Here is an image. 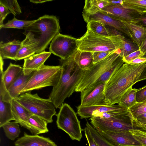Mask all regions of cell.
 <instances>
[{
  "mask_svg": "<svg viewBox=\"0 0 146 146\" xmlns=\"http://www.w3.org/2000/svg\"><path fill=\"white\" fill-rule=\"evenodd\" d=\"M146 66V62L123 64L106 83L104 92L107 105L118 104L126 92L137 82Z\"/></svg>",
  "mask_w": 146,
  "mask_h": 146,
  "instance_id": "6da1fadb",
  "label": "cell"
},
{
  "mask_svg": "<svg viewBox=\"0 0 146 146\" xmlns=\"http://www.w3.org/2000/svg\"><path fill=\"white\" fill-rule=\"evenodd\" d=\"M75 53L66 60H60V76L57 84L53 87L48 98L56 108H60L64 100L75 91L85 71L80 68L75 60Z\"/></svg>",
  "mask_w": 146,
  "mask_h": 146,
  "instance_id": "7a4b0ae2",
  "label": "cell"
},
{
  "mask_svg": "<svg viewBox=\"0 0 146 146\" xmlns=\"http://www.w3.org/2000/svg\"><path fill=\"white\" fill-rule=\"evenodd\" d=\"M60 30L58 18L54 16L45 15L26 27L23 34L35 45L36 54L45 51Z\"/></svg>",
  "mask_w": 146,
  "mask_h": 146,
  "instance_id": "3957f363",
  "label": "cell"
},
{
  "mask_svg": "<svg viewBox=\"0 0 146 146\" xmlns=\"http://www.w3.org/2000/svg\"><path fill=\"white\" fill-rule=\"evenodd\" d=\"M85 34L78 39V50L92 52L115 51L120 49L125 38L123 35L104 36L87 28Z\"/></svg>",
  "mask_w": 146,
  "mask_h": 146,
  "instance_id": "277c9868",
  "label": "cell"
},
{
  "mask_svg": "<svg viewBox=\"0 0 146 146\" xmlns=\"http://www.w3.org/2000/svg\"><path fill=\"white\" fill-rule=\"evenodd\" d=\"M15 99L33 114L45 120L48 123L53 121V117L56 115L55 107L49 98L40 97L37 93L32 94L30 92L21 94Z\"/></svg>",
  "mask_w": 146,
  "mask_h": 146,
  "instance_id": "5b68a950",
  "label": "cell"
},
{
  "mask_svg": "<svg viewBox=\"0 0 146 146\" xmlns=\"http://www.w3.org/2000/svg\"><path fill=\"white\" fill-rule=\"evenodd\" d=\"M61 71L60 65H44L34 72L21 91V94L47 86H55L58 82Z\"/></svg>",
  "mask_w": 146,
  "mask_h": 146,
  "instance_id": "8992f818",
  "label": "cell"
},
{
  "mask_svg": "<svg viewBox=\"0 0 146 146\" xmlns=\"http://www.w3.org/2000/svg\"><path fill=\"white\" fill-rule=\"evenodd\" d=\"M56 115L58 128L66 133L72 140L80 141L83 130L76 113L73 108L68 104L63 103Z\"/></svg>",
  "mask_w": 146,
  "mask_h": 146,
  "instance_id": "52a82bcc",
  "label": "cell"
},
{
  "mask_svg": "<svg viewBox=\"0 0 146 146\" xmlns=\"http://www.w3.org/2000/svg\"><path fill=\"white\" fill-rule=\"evenodd\" d=\"M120 49L113 52L104 60L94 64L88 70L85 71L80 82L75 89L80 92L91 86L104 73L111 68L120 56Z\"/></svg>",
  "mask_w": 146,
  "mask_h": 146,
  "instance_id": "ba28073f",
  "label": "cell"
},
{
  "mask_svg": "<svg viewBox=\"0 0 146 146\" xmlns=\"http://www.w3.org/2000/svg\"><path fill=\"white\" fill-rule=\"evenodd\" d=\"M90 120L91 125L98 131H129L136 129L133 125V119L130 111L111 118L94 117L90 118Z\"/></svg>",
  "mask_w": 146,
  "mask_h": 146,
  "instance_id": "9c48e42d",
  "label": "cell"
},
{
  "mask_svg": "<svg viewBox=\"0 0 146 146\" xmlns=\"http://www.w3.org/2000/svg\"><path fill=\"white\" fill-rule=\"evenodd\" d=\"M78 50L77 38L60 33L52 40L49 47V52L63 60L68 59Z\"/></svg>",
  "mask_w": 146,
  "mask_h": 146,
  "instance_id": "30bf717a",
  "label": "cell"
},
{
  "mask_svg": "<svg viewBox=\"0 0 146 146\" xmlns=\"http://www.w3.org/2000/svg\"><path fill=\"white\" fill-rule=\"evenodd\" d=\"M105 83L93 84L80 92V106L106 105L104 92Z\"/></svg>",
  "mask_w": 146,
  "mask_h": 146,
  "instance_id": "8fae6325",
  "label": "cell"
},
{
  "mask_svg": "<svg viewBox=\"0 0 146 146\" xmlns=\"http://www.w3.org/2000/svg\"><path fill=\"white\" fill-rule=\"evenodd\" d=\"M98 131L103 138L113 146L141 145L134 138L129 131Z\"/></svg>",
  "mask_w": 146,
  "mask_h": 146,
  "instance_id": "7c38bea8",
  "label": "cell"
},
{
  "mask_svg": "<svg viewBox=\"0 0 146 146\" xmlns=\"http://www.w3.org/2000/svg\"><path fill=\"white\" fill-rule=\"evenodd\" d=\"M82 16L86 23L91 21H98L123 33L129 37L128 31L122 21L113 17L102 11L92 15L82 12Z\"/></svg>",
  "mask_w": 146,
  "mask_h": 146,
  "instance_id": "4fadbf2b",
  "label": "cell"
},
{
  "mask_svg": "<svg viewBox=\"0 0 146 146\" xmlns=\"http://www.w3.org/2000/svg\"><path fill=\"white\" fill-rule=\"evenodd\" d=\"M121 21L137 22L141 14L135 11L126 8L121 5H108L101 10Z\"/></svg>",
  "mask_w": 146,
  "mask_h": 146,
  "instance_id": "5bb4252c",
  "label": "cell"
},
{
  "mask_svg": "<svg viewBox=\"0 0 146 146\" xmlns=\"http://www.w3.org/2000/svg\"><path fill=\"white\" fill-rule=\"evenodd\" d=\"M77 113L80 118L86 119L95 117L96 115L106 112L113 110H125L129 109L117 105L92 106H83L79 105L77 107Z\"/></svg>",
  "mask_w": 146,
  "mask_h": 146,
  "instance_id": "9a60e30c",
  "label": "cell"
},
{
  "mask_svg": "<svg viewBox=\"0 0 146 146\" xmlns=\"http://www.w3.org/2000/svg\"><path fill=\"white\" fill-rule=\"evenodd\" d=\"M51 54L49 52L44 51L35 54L24 59L23 72L29 75L38 70L44 65V63Z\"/></svg>",
  "mask_w": 146,
  "mask_h": 146,
  "instance_id": "2e32d148",
  "label": "cell"
},
{
  "mask_svg": "<svg viewBox=\"0 0 146 146\" xmlns=\"http://www.w3.org/2000/svg\"><path fill=\"white\" fill-rule=\"evenodd\" d=\"M15 146H57L48 137L38 135H29L25 132L14 143Z\"/></svg>",
  "mask_w": 146,
  "mask_h": 146,
  "instance_id": "e0dca14e",
  "label": "cell"
},
{
  "mask_svg": "<svg viewBox=\"0 0 146 146\" xmlns=\"http://www.w3.org/2000/svg\"><path fill=\"white\" fill-rule=\"evenodd\" d=\"M11 103L14 121L29 131L30 127L29 120L30 116L33 114L15 99H12Z\"/></svg>",
  "mask_w": 146,
  "mask_h": 146,
  "instance_id": "ac0fdd59",
  "label": "cell"
},
{
  "mask_svg": "<svg viewBox=\"0 0 146 146\" xmlns=\"http://www.w3.org/2000/svg\"><path fill=\"white\" fill-rule=\"evenodd\" d=\"M122 22L128 31L129 37L139 48L146 38V27L136 23Z\"/></svg>",
  "mask_w": 146,
  "mask_h": 146,
  "instance_id": "d6986e66",
  "label": "cell"
},
{
  "mask_svg": "<svg viewBox=\"0 0 146 146\" xmlns=\"http://www.w3.org/2000/svg\"><path fill=\"white\" fill-rule=\"evenodd\" d=\"M23 71V68L19 65L10 63L4 71L0 70V80H2L5 89L9 87Z\"/></svg>",
  "mask_w": 146,
  "mask_h": 146,
  "instance_id": "ffe728a7",
  "label": "cell"
},
{
  "mask_svg": "<svg viewBox=\"0 0 146 146\" xmlns=\"http://www.w3.org/2000/svg\"><path fill=\"white\" fill-rule=\"evenodd\" d=\"M22 45V42L14 40L12 41L0 43V57L16 61V57Z\"/></svg>",
  "mask_w": 146,
  "mask_h": 146,
  "instance_id": "44dd1931",
  "label": "cell"
},
{
  "mask_svg": "<svg viewBox=\"0 0 146 146\" xmlns=\"http://www.w3.org/2000/svg\"><path fill=\"white\" fill-rule=\"evenodd\" d=\"M34 72L29 75H27L25 74L23 71L11 85L8 90L7 92L12 99H15L17 98L21 94V91Z\"/></svg>",
  "mask_w": 146,
  "mask_h": 146,
  "instance_id": "7402d4cb",
  "label": "cell"
},
{
  "mask_svg": "<svg viewBox=\"0 0 146 146\" xmlns=\"http://www.w3.org/2000/svg\"><path fill=\"white\" fill-rule=\"evenodd\" d=\"M86 23L87 28L104 36L122 35L121 33L115 29L98 21H91Z\"/></svg>",
  "mask_w": 146,
  "mask_h": 146,
  "instance_id": "603a6c76",
  "label": "cell"
},
{
  "mask_svg": "<svg viewBox=\"0 0 146 146\" xmlns=\"http://www.w3.org/2000/svg\"><path fill=\"white\" fill-rule=\"evenodd\" d=\"M30 127L29 131L33 135H38L48 132L47 127L48 123L40 117L33 114L29 120Z\"/></svg>",
  "mask_w": 146,
  "mask_h": 146,
  "instance_id": "cb8c5ba5",
  "label": "cell"
},
{
  "mask_svg": "<svg viewBox=\"0 0 146 146\" xmlns=\"http://www.w3.org/2000/svg\"><path fill=\"white\" fill-rule=\"evenodd\" d=\"M75 58L80 68L83 71L88 70L94 64L92 52L78 50L75 53Z\"/></svg>",
  "mask_w": 146,
  "mask_h": 146,
  "instance_id": "d4e9b609",
  "label": "cell"
},
{
  "mask_svg": "<svg viewBox=\"0 0 146 146\" xmlns=\"http://www.w3.org/2000/svg\"><path fill=\"white\" fill-rule=\"evenodd\" d=\"M11 101L0 98V127L6 123L14 120L11 109Z\"/></svg>",
  "mask_w": 146,
  "mask_h": 146,
  "instance_id": "484cf974",
  "label": "cell"
},
{
  "mask_svg": "<svg viewBox=\"0 0 146 146\" xmlns=\"http://www.w3.org/2000/svg\"><path fill=\"white\" fill-rule=\"evenodd\" d=\"M108 5V0H86L83 12L89 15L93 14Z\"/></svg>",
  "mask_w": 146,
  "mask_h": 146,
  "instance_id": "4316f807",
  "label": "cell"
},
{
  "mask_svg": "<svg viewBox=\"0 0 146 146\" xmlns=\"http://www.w3.org/2000/svg\"><path fill=\"white\" fill-rule=\"evenodd\" d=\"M36 50L35 45L26 37L22 41L21 47L16 57V60L25 59L36 54Z\"/></svg>",
  "mask_w": 146,
  "mask_h": 146,
  "instance_id": "83f0119b",
  "label": "cell"
},
{
  "mask_svg": "<svg viewBox=\"0 0 146 146\" xmlns=\"http://www.w3.org/2000/svg\"><path fill=\"white\" fill-rule=\"evenodd\" d=\"M137 89L129 88L121 97L118 105L129 109L137 103L136 92Z\"/></svg>",
  "mask_w": 146,
  "mask_h": 146,
  "instance_id": "f1b7e54d",
  "label": "cell"
},
{
  "mask_svg": "<svg viewBox=\"0 0 146 146\" xmlns=\"http://www.w3.org/2000/svg\"><path fill=\"white\" fill-rule=\"evenodd\" d=\"M2 127L6 137L12 141L18 137L21 133L19 124L16 121L9 122Z\"/></svg>",
  "mask_w": 146,
  "mask_h": 146,
  "instance_id": "f546056e",
  "label": "cell"
},
{
  "mask_svg": "<svg viewBox=\"0 0 146 146\" xmlns=\"http://www.w3.org/2000/svg\"><path fill=\"white\" fill-rule=\"evenodd\" d=\"M122 5L135 11L140 14L146 13V0H123Z\"/></svg>",
  "mask_w": 146,
  "mask_h": 146,
  "instance_id": "4dcf8cb0",
  "label": "cell"
},
{
  "mask_svg": "<svg viewBox=\"0 0 146 146\" xmlns=\"http://www.w3.org/2000/svg\"><path fill=\"white\" fill-rule=\"evenodd\" d=\"M139 49V47L134 42L125 37L123 42L122 47L120 49L119 55L123 58Z\"/></svg>",
  "mask_w": 146,
  "mask_h": 146,
  "instance_id": "1f68e13d",
  "label": "cell"
},
{
  "mask_svg": "<svg viewBox=\"0 0 146 146\" xmlns=\"http://www.w3.org/2000/svg\"><path fill=\"white\" fill-rule=\"evenodd\" d=\"M86 126L88 128L91 136L98 146H113L103 138L99 132L87 121Z\"/></svg>",
  "mask_w": 146,
  "mask_h": 146,
  "instance_id": "d6a6232c",
  "label": "cell"
},
{
  "mask_svg": "<svg viewBox=\"0 0 146 146\" xmlns=\"http://www.w3.org/2000/svg\"><path fill=\"white\" fill-rule=\"evenodd\" d=\"M35 20L25 21L17 19L15 17L12 20H9L5 24H3L1 28H15L24 29L32 23Z\"/></svg>",
  "mask_w": 146,
  "mask_h": 146,
  "instance_id": "836d02e7",
  "label": "cell"
},
{
  "mask_svg": "<svg viewBox=\"0 0 146 146\" xmlns=\"http://www.w3.org/2000/svg\"><path fill=\"white\" fill-rule=\"evenodd\" d=\"M0 3L5 6L14 16L22 13L21 7L17 0H0Z\"/></svg>",
  "mask_w": 146,
  "mask_h": 146,
  "instance_id": "e575fe53",
  "label": "cell"
},
{
  "mask_svg": "<svg viewBox=\"0 0 146 146\" xmlns=\"http://www.w3.org/2000/svg\"><path fill=\"white\" fill-rule=\"evenodd\" d=\"M129 110L133 120H136L139 116L146 113V101L141 103H137Z\"/></svg>",
  "mask_w": 146,
  "mask_h": 146,
  "instance_id": "d590c367",
  "label": "cell"
},
{
  "mask_svg": "<svg viewBox=\"0 0 146 146\" xmlns=\"http://www.w3.org/2000/svg\"><path fill=\"white\" fill-rule=\"evenodd\" d=\"M129 131L134 138L142 146H146V130L134 129Z\"/></svg>",
  "mask_w": 146,
  "mask_h": 146,
  "instance_id": "8d00e7d4",
  "label": "cell"
},
{
  "mask_svg": "<svg viewBox=\"0 0 146 146\" xmlns=\"http://www.w3.org/2000/svg\"><path fill=\"white\" fill-rule=\"evenodd\" d=\"M129 111V110H125L111 111L99 114L95 117L103 119H109L122 115Z\"/></svg>",
  "mask_w": 146,
  "mask_h": 146,
  "instance_id": "74e56055",
  "label": "cell"
},
{
  "mask_svg": "<svg viewBox=\"0 0 146 146\" xmlns=\"http://www.w3.org/2000/svg\"><path fill=\"white\" fill-rule=\"evenodd\" d=\"M115 51H108L93 52L94 64L104 60L110 55Z\"/></svg>",
  "mask_w": 146,
  "mask_h": 146,
  "instance_id": "f35d334b",
  "label": "cell"
},
{
  "mask_svg": "<svg viewBox=\"0 0 146 146\" xmlns=\"http://www.w3.org/2000/svg\"><path fill=\"white\" fill-rule=\"evenodd\" d=\"M143 55V54L139 49L130 54L127 56L123 58V59L125 63L130 64L135 59L141 57Z\"/></svg>",
  "mask_w": 146,
  "mask_h": 146,
  "instance_id": "ab89813d",
  "label": "cell"
},
{
  "mask_svg": "<svg viewBox=\"0 0 146 146\" xmlns=\"http://www.w3.org/2000/svg\"><path fill=\"white\" fill-rule=\"evenodd\" d=\"M136 99L137 103H141L146 101V85L137 89Z\"/></svg>",
  "mask_w": 146,
  "mask_h": 146,
  "instance_id": "60d3db41",
  "label": "cell"
},
{
  "mask_svg": "<svg viewBox=\"0 0 146 146\" xmlns=\"http://www.w3.org/2000/svg\"><path fill=\"white\" fill-rule=\"evenodd\" d=\"M11 12L4 5L0 3V29L3 24V22L7 15Z\"/></svg>",
  "mask_w": 146,
  "mask_h": 146,
  "instance_id": "b9f144b4",
  "label": "cell"
},
{
  "mask_svg": "<svg viewBox=\"0 0 146 146\" xmlns=\"http://www.w3.org/2000/svg\"><path fill=\"white\" fill-rule=\"evenodd\" d=\"M84 131L89 146H98L91 136L88 128L86 126Z\"/></svg>",
  "mask_w": 146,
  "mask_h": 146,
  "instance_id": "7bdbcfd3",
  "label": "cell"
},
{
  "mask_svg": "<svg viewBox=\"0 0 146 146\" xmlns=\"http://www.w3.org/2000/svg\"><path fill=\"white\" fill-rule=\"evenodd\" d=\"M136 23L146 27V13L141 14L140 18Z\"/></svg>",
  "mask_w": 146,
  "mask_h": 146,
  "instance_id": "ee69618b",
  "label": "cell"
},
{
  "mask_svg": "<svg viewBox=\"0 0 146 146\" xmlns=\"http://www.w3.org/2000/svg\"><path fill=\"white\" fill-rule=\"evenodd\" d=\"M146 62V58H138L133 60L130 63L131 64H139Z\"/></svg>",
  "mask_w": 146,
  "mask_h": 146,
  "instance_id": "f6af8a7d",
  "label": "cell"
},
{
  "mask_svg": "<svg viewBox=\"0 0 146 146\" xmlns=\"http://www.w3.org/2000/svg\"><path fill=\"white\" fill-rule=\"evenodd\" d=\"M123 0H120L118 1L108 0L109 5H121L123 4Z\"/></svg>",
  "mask_w": 146,
  "mask_h": 146,
  "instance_id": "bcb514c9",
  "label": "cell"
},
{
  "mask_svg": "<svg viewBox=\"0 0 146 146\" xmlns=\"http://www.w3.org/2000/svg\"><path fill=\"white\" fill-rule=\"evenodd\" d=\"M139 50L144 54L146 52V38L139 47Z\"/></svg>",
  "mask_w": 146,
  "mask_h": 146,
  "instance_id": "7dc6e473",
  "label": "cell"
},
{
  "mask_svg": "<svg viewBox=\"0 0 146 146\" xmlns=\"http://www.w3.org/2000/svg\"><path fill=\"white\" fill-rule=\"evenodd\" d=\"M146 79V66L141 73L137 82Z\"/></svg>",
  "mask_w": 146,
  "mask_h": 146,
  "instance_id": "c3c4849f",
  "label": "cell"
},
{
  "mask_svg": "<svg viewBox=\"0 0 146 146\" xmlns=\"http://www.w3.org/2000/svg\"><path fill=\"white\" fill-rule=\"evenodd\" d=\"M52 0H30L29 1L31 2H32L34 3H43L44 2H46L50 1H52Z\"/></svg>",
  "mask_w": 146,
  "mask_h": 146,
  "instance_id": "681fc988",
  "label": "cell"
},
{
  "mask_svg": "<svg viewBox=\"0 0 146 146\" xmlns=\"http://www.w3.org/2000/svg\"><path fill=\"white\" fill-rule=\"evenodd\" d=\"M144 119H146V113L143 114L139 116L137 118L136 120H141Z\"/></svg>",
  "mask_w": 146,
  "mask_h": 146,
  "instance_id": "f907efd6",
  "label": "cell"
},
{
  "mask_svg": "<svg viewBox=\"0 0 146 146\" xmlns=\"http://www.w3.org/2000/svg\"><path fill=\"white\" fill-rule=\"evenodd\" d=\"M141 58H146V52Z\"/></svg>",
  "mask_w": 146,
  "mask_h": 146,
  "instance_id": "816d5d0a",
  "label": "cell"
},
{
  "mask_svg": "<svg viewBox=\"0 0 146 146\" xmlns=\"http://www.w3.org/2000/svg\"><path fill=\"white\" fill-rule=\"evenodd\" d=\"M142 146L141 145H131V146Z\"/></svg>",
  "mask_w": 146,
  "mask_h": 146,
  "instance_id": "f5cc1de1",
  "label": "cell"
},
{
  "mask_svg": "<svg viewBox=\"0 0 146 146\" xmlns=\"http://www.w3.org/2000/svg\"></svg>",
  "mask_w": 146,
  "mask_h": 146,
  "instance_id": "db71d44e",
  "label": "cell"
},
{
  "mask_svg": "<svg viewBox=\"0 0 146 146\" xmlns=\"http://www.w3.org/2000/svg\"></svg>",
  "mask_w": 146,
  "mask_h": 146,
  "instance_id": "11a10c76",
  "label": "cell"
}]
</instances>
